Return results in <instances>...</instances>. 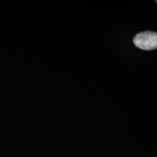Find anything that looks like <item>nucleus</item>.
<instances>
[{"label": "nucleus", "instance_id": "obj_1", "mask_svg": "<svg viewBox=\"0 0 157 157\" xmlns=\"http://www.w3.org/2000/svg\"><path fill=\"white\" fill-rule=\"evenodd\" d=\"M133 42L137 48L143 50L157 49V33L143 31L137 34L133 39Z\"/></svg>", "mask_w": 157, "mask_h": 157}, {"label": "nucleus", "instance_id": "obj_2", "mask_svg": "<svg viewBox=\"0 0 157 157\" xmlns=\"http://www.w3.org/2000/svg\"><path fill=\"white\" fill-rule=\"evenodd\" d=\"M156 2H157V1H156Z\"/></svg>", "mask_w": 157, "mask_h": 157}]
</instances>
